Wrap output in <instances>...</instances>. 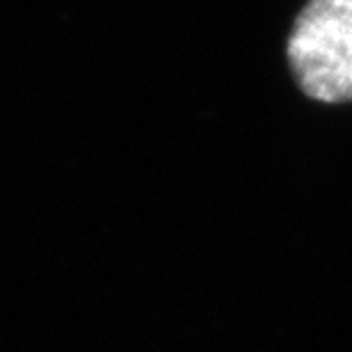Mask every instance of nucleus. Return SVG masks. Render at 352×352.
Masks as SVG:
<instances>
[{"label": "nucleus", "instance_id": "nucleus-1", "mask_svg": "<svg viewBox=\"0 0 352 352\" xmlns=\"http://www.w3.org/2000/svg\"><path fill=\"white\" fill-rule=\"evenodd\" d=\"M286 58L305 96L352 101V0H309L295 16Z\"/></svg>", "mask_w": 352, "mask_h": 352}]
</instances>
